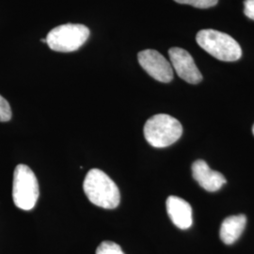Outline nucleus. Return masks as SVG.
Here are the masks:
<instances>
[{
  "label": "nucleus",
  "instance_id": "obj_9",
  "mask_svg": "<svg viewBox=\"0 0 254 254\" xmlns=\"http://www.w3.org/2000/svg\"><path fill=\"white\" fill-rule=\"evenodd\" d=\"M166 206L168 215L176 227L182 230L191 227L192 208L187 200L177 196H170L166 201Z\"/></svg>",
  "mask_w": 254,
  "mask_h": 254
},
{
  "label": "nucleus",
  "instance_id": "obj_6",
  "mask_svg": "<svg viewBox=\"0 0 254 254\" xmlns=\"http://www.w3.org/2000/svg\"><path fill=\"white\" fill-rule=\"evenodd\" d=\"M138 64L146 73L155 80L169 83L173 79V70L171 64L156 50L147 49L137 54Z\"/></svg>",
  "mask_w": 254,
  "mask_h": 254
},
{
  "label": "nucleus",
  "instance_id": "obj_1",
  "mask_svg": "<svg viewBox=\"0 0 254 254\" xmlns=\"http://www.w3.org/2000/svg\"><path fill=\"white\" fill-rule=\"evenodd\" d=\"M83 189L91 203L105 209L118 207L121 194L117 185L108 174L98 169L87 173Z\"/></svg>",
  "mask_w": 254,
  "mask_h": 254
},
{
  "label": "nucleus",
  "instance_id": "obj_7",
  "mask_svg": "<svg viewBox=\"0 0 254 254\" xmlns=\"http://www.w3.org/2000/svg\"><path fill=\"white\" fill-rule=\"evenodd\" d=\"M169 56L173 67L183 80L198 84L202 80L200 70L194 63V60L187 50L179 47H173L169 50Z\"/></svg>",
  "mask_w": 254,
  "mask_h": 254
},
{
  "label": "nucleus",
  "instance_id": "obj_14",
  "mask_svg": "<svg viewBox=\"0 0 254 254\" xmlns=\"http://www.w3.org/2000/svg\"><path fill=\"white\" fill-rule=\"evenodd\" d=\"M244 13L248 18L254 20V0L244 1Z\"/></svg>",
  "mask_w": 254,
  "mask_h": 254
},
{
  "label": "nucleus",
  "instance_id": "obj_10",
  "mask_svg": "<svg viewBox=\"0 0 254 254\" xmlns=\"http://www.w3.org/2000/svg\"><path fill=\"white\" fill-rule=\"evenodd\" d=\"M247 218L245 215H236L225 218L220 226L219 236L224 244L232 245L241 236L245 230Z\"/></svg>",
  "mask_w": 254,
  "mask_h": 254
},
{
  "label": "nucleus",
  "instance_id": "obj_2",
  "mask_svg": "<svg viewBox=\"0 0 254 254\" xmlns=\"http://www.w3.org/2000/svg\"><path fill=\"white\" fill-rule=\"evenodd\" d=\"M196 41L208 54L222 62H236L242 56V49L233 37L215 29L200 30Z\"/></svg>",
  "mask_w": 254,
  "mask_h": 254
},
{
  "label": "nucleus",
  "instance_id": "obj_13",
  "mask_svg": "<svg viewBox=\"0 0 254 254\" xmlns=\"http://www.w3.org/2000/svg\"><path fill=\"white\" fill-rule=\"evenodd\" d=\"M11 119V109L8 101L0 95V122H9Z\"/></svg>",
  "mask_w": 254,
  "mask_h": 254
},
{
  "label": "nucleus",
  "instance_id": "obj_3",
  "mask_svg": "<svg viewBox=\"0 0 254 254\" xmlns=\"http://www.w3.org/2000/svg\"><path fill=\"white\" fill-rule=\"evenodd\" d=\"M143 132L150 145L165 148L181 137L183 127L177 119L168 114H156L146 122Z\"/></svg>",
  "mask_w": 254,
  "mask_h": 254
},
{
  "label": "nucleus",
  "instance_id": "obj_15",
  "mask_svg": "<svg viewBox=\"0 0 254 254\" xmlns=\"http://www.w3.org/2000/svg\"><path fill=\"white\" fill-rule=\"evenodd\" d=\"M253 132H254V127H253Z\"/></svg>",
  "mask_w": 254,
  "mask_h": 254
},
{
  "label": "nucleus",
  "instance_id": "obj_12",
  "mask_svg": "<svg viewBox=\"0 0 254 254\" xmlns=\"http://www.w3.org/2000/svg\"><path fill=\"white\" fill-rule=\"evenodd\" d=\"M179 4H188L199 9H208L217 5L218 0H174Z\"/></svg>",
  "mask_w": 254,
  "mask_h": 254
},
{
  "label": "nucleus",
  "instance_id": "obj_4",
  "mask_svg": "<svg viewBox=\"0 0 254 254\" xmlns=\"http://www.w3.org/2000/svg\"><path fill=\"white\" fill-rule=\"evenodd\" d=\"M39 198V184L36 175L27 167L20 164L13 173L12 199L18 208L29 211L35 207Z\"/></svg>",
  "mask_w": 254,
  "mask_h": 254
},
{
  "label": "nucleus",
  "instance_id": "obj_5",
  "mask_svg": "<svg viewBox=\"0 0 254 254\" xmlns=\"http://www.w3.org/2000/svg\"><path fill=\"white\" fill-rule=\"evenodd\" d=\"M90 29L81 24H66L53 28L46 37V44L57 52L78 50L89 39Z\"/></svg>",
  "mask_w": 254,
  "mask_h": 254
},
{
  "label": "nucleus",
  "instance_id": "obj_11",
  "mask_svg": "<svg viewBox=\"0 0 254 254\" xmlns=\"http://www.w3.org/2000/svg\"><path fill=\"white\" fill-rule=\"evenodd\" d=\"M96 254H125L122 248L112 242V241H104L102 242L96 250Z\"/></svg>",
  "mask_w": 254,
  "mask_h": 254
},
{
  "label": "nucleus",
  "instance_id": "obj_8",
  "mask_svg": "<svg viewBox=\"0 0 254 254\" xmlns=\"http://www.w3.org/2000/svg\"><path fill=\"white\" fill-rule=\"evenodd\" d=\"M192 174L200 187L209 192L218 191L226 184L225 177L221 173L213 171L203 160H197L193 163Z\"/></svg>",
  "mask_w": 254,
  "mask_h": 254
}]
</instances>
